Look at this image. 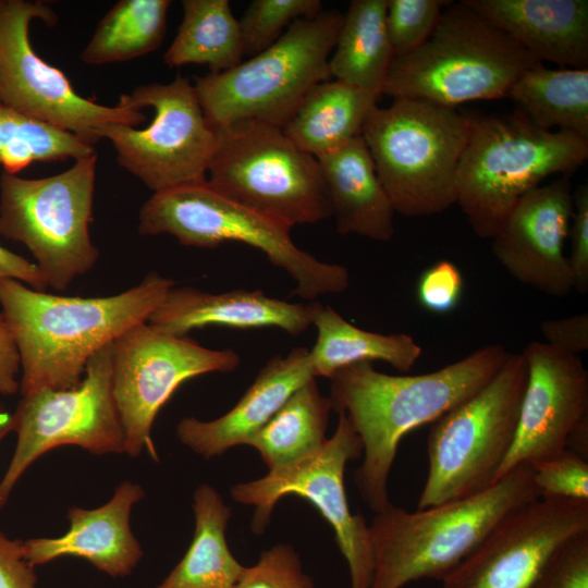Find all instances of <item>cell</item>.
I'll use <instances>...</instances> for the list:
<instances>
[{"instance_id": "5bb4252c", "label": "cell", "mask_w": 588, "mask_h": 588, "mask_svg": "<svg viewBox=\"0 0 588 588\" xmlns=\"http://www.w3.org/2000/svg\"><path fill=\"white\" fill-rule=\"evenodd\" d=\"M363 455V443L347 417L339 414L333 434L313 455L261 478L234 485V501L255 507L252 530L267 528L275 504L284 497L309 501L332 527L346 561L351 588H370L373 556L369 524L350 510L344 487L347 463Z\"/></svg>"}, {"instance_id": "2e32d148", "label": "cell", "mask_w": 588, "mask_h": 588, "mask_svg": "<svg viewBox=\"0 0 588 588\" xmlns=\"http://www.w3.org/2000/svg\"><path fill=\"white\" fill-rule=\"evenodd\" d=\"M39 19L53 25L57 16L41 1L0 0V79L2 105L71 132L90 145L107 124L137 126L145 121L139 110L108 107L78 95L65 74L33 49L29 25Z\"/></svg>"}, {"instance_id": "74e56055", "label": "cell", "mask_w": 588, "mask_h": 588, "mask_svg": "<svg viewBox=\"0 0 588 588\" xmlns=\"http://www.w3.org/2000/svg\"><path fill=\"white\" fill-rule=\"evenodd\" d=\"M531 588H588V531L571 539Z\"/></svg>"}, {"instance_id": "bcb514c9", "label": "cell", "mask_w": 588, "mask_h": 588, "mask_svg": "<svg viewBox=\"0 0 588 588\" xmlns=\"http://www.w3.org/2000/svg\"><path fill=\"white\" fill-rule=\"evenodd\" d=\"M0 105H2V101H1V79H0Z\"/></svg>"}, {"instance_id": "ee69618b", "label": "cell", "mask_w": 588, "mask_h": 588, "mask_svg": "<svg viewBox=\"0 0 588 588\" xmlns=\"http://www.w3.org/2000/svg\"><path fill=\"white\" fill-rule=\"evenodd\" d=\"M4 279L17 280L37 291L48 287L35 262L0 245V281Z\"/></svg>"}, {"instance_id": "ba28073f", "label": "cell", "mask_w": 588, "mask_h": 588, "mask_svg": "<svg viewBox=\"0 0 588 588\" xmlns=\"http://www.w3.org/2000/svg\"><path fill=\"white\" fill-rule=\"evenodd\" d=\"M138 218L140 234H169L185 246L213 248L238 242L254 247L293 279L295 294L306 301L343 293L350 285L346 267L301 249L291 238V229L226 198L207 179L154 193Z\"/></svg>"}, {"instance_id": "4316f807", "label": "cell", "mask_w": 588, "mask_h": 588, "mask_svg": "<svg viewBox=\"0 0 588 588\" xmlns=\"http://www.w3.org/2000/svg\"><path fill=\"white\" fill-rule=\"evenodd\" d=\"M195 531L191 546L155 588H234L244 566L226 542L231 509L219 492L200 485L194 492Z\"/></svg>"}, {"instance_id": "f6af8a7d", "label": "cell", "mask_w": 588, "mask_h": 588, "mask_svg": "<svg viewBox=\"0 0 588 588\" xmlns=\"http://www.w3.org/2000/svg\"><path fill=\"white\" fill-rule=\"evenodd\" d=\"M12 431V414H9L0 403V442Z\"/></svg>"}, {"instance_id": "3957f363", "label": "cell", "mask_w": 588, "mask_h": 588, "mask_svg": "<svg viewBox=\"0 0 588 588\" xmlns=\"http://www.w3.org/2000/svg\"><path fill=\"white\" fill-rule=\"evenodd\" d=\"M540 498L528 464L489 488L415 512L392 503L369 524L373 556L370 588L443 580L512 512Z\"/></svg>"}, {"instance_id": "60d3db41", "label": "cell", "mask_w": 588, "mask_h": 588, "mask_svg": "<svg viewBox=\"0 0 588 588\" xmlns=\"http://www.w3.org/2000/svg\"><path fill=\"white\" fill-rule=\"evenodd\" d=\"M24 541L0 531V588H35V566L24 558Z\"/></svg>"}, {"instance_id": "8fae6325", "label": "cell", "mask_w": 588, "mask_h": 588, "mask_svg": "<svg viewBox=\"0 0 588 588\" xmlns=\"http://www.w3.org/2000/svg\"><path fill=\"white\" fill-rule=\"evenodd\" d=\"M96 163L97 154L47 177L5 172L0 177V235L24 244L56 291L68 289L99 258L89 235Z\"/></svg>"}, {"instance_id": "ffe728a7", "label": "cell", "mask_w": 588, "mask_h": 588, "mask_svg": "<svg viewBox=\"0 0 588 588\" xmlns=\"http://www.w3.org/2000/svg\"><path fill=\"white\" fill-rule=\"evenodd\" d=\"M144 494L139 485L123 481L102 506L94 510L71 507L69 530L58 538L24 541L25 560L36 566L62 556H74L87 560L111 577L128 576L144 556L130 527L132 507Z\"/></svg>"}, {"instance_id": "484cf974", "label": "cell", "mask_w": 588, "mask_h": 588, "mask_svg": "<svg viewBox=\"0 0 588 588\" xmlns=\"http://www.w3.org/2000/svg\"><path fill=\"white\" fill-rule=\"evenodd\" d=\"M379 95L339 81L315 85L282 127L303 151L315 158L360 135Z\"/></svg>"}, {"instance_id": "d590c367", "label": "cell", "mask_w": 588, "mask_h": 588, "mask_svg": "<svg viewBox=\"0 0 588 588\" xmlns=\"http://www.w3.org/2000/svg\"><path fill=\"white\" fill-rule=\"evenodd\" d=\"M540 498L588 501L587 458L571 449L529 465Z\"/></svg>"}, {"instance_id": "9c48e42d", "label": "cell", "mask_w": 588, "mask_h": 588, "mask_svg": "<svg viewBox=\"0 0 588 588\" xmlns=\"http://www.w3.org/2000/svg\"><path fill=\"white\" fill-rule=\"evenodd\" d=\"M208 184L226 198L283 226L332 217L317 159L282 127L243 120L215 128Z\"/></svg>"}, {"instance_id": "1f68e13d", "label": "cell", "mask_w": 588, "mask_h": 588, "mask_svg": "<svg viewBox=\"0 0 588 588\" xmlns=\"http://www.w3.org/2000/svg\"><path fill=\"white\" fill-rule=\"evenodd\" d=\"M170 0H121L100 20L81 53L89 65L123 62L159 48Z\"/></svg>"}, {"instance_id": "ac0fdd59", "label": "cell", "mask_w": 588, "mask_h": 588, "mask_svg": "<svg viewBox=\"0 0 588 588\" xmlns=\"http://www.w3.org/2000/svg\"><path fill=\"white\" fill-rule=\"evenodd\" d=\"M527 382L512 448L497 480L523 464H535L567 449L588 418V372L578 357L532 341L522 352Z\"/></svg>"}, {"instance_id": "ab89813d", "label": "cell", "mask_w": 588, "mask_h": 588, "mask_svg": "<svg viewBox=\"0 0 588 588\" xmlns=\"http://www.w3.org/2000/svg\"><path fill=\"white\" fill-rule=\"evenodd\" d=\"M571 255L568 257L574 286L579 294L588 292V187L579 185L573 194Z\"/></svg>"}, {"instance_id": "52a82bcc", "label": "cell", "mask_w": 588, "mask_h": 588, "mask_svg": "<svg viewBox=\"0 0 588 588\" xmlns=\"http://www.w3.org/2000/svg\"><path fill=\"white\" fill-rule=\"evenodd\" d=\"M342 20L334 10L297 20L248 61L195 77L193 85L211 127L243 120L283 127L307 93L331 78L329 59Z\"/></svg>"}, {"instance_id": "83f0119b", "label": "cell", "mask_w": 588, "mask_h": 588, "mask_svg": "<svg viewBox=\"0 0 588 588\" xmlns=\"http://www.w3.org/2000/svg\"><path fill=\"white\" fill-rule=\"evenodd\" d=\"M385 13L387 0L351 1L329 59L331 77L381 95L394 59Z\"/></svg>"}, {"instance_id": "7bdbcfd3", "label": "cell", "mask_w": 588, "mask_h": 588, "mask_svg": "<svg viewBox=\"0 0 588 588\" xmlns=\"http://www.w3.org/2000/svg\"><path fill=\"white\" fill-rule=\"evenodd\" d=\"M21 357L14 334L9 322L0 311V393L11 395L20 390L17 375Z\"/></svg>"}, {"instance_id": "d6a6232c", "label": "cell", "mask_w": 588, "mask_h": 588, "mask_svg": "<svg viewBox=\"0 0 588 588\" xmlns=\"http://www.w3.org/2000/svg\"><path fill=\"white\" fill-rule=\"evenodd\" d=\"M79 136L0 105V166L16 174L35 162L82 159L95 155Z\"/></svg>"}, {"instance_id": "e0dca14e", "label": "cell", "mask_w": 588, "mask_h": 588, "mask_svg": "<svg viewBox=\"0 0 588 588\" xmlns=\"http://www.w3.org/2000/svg\"><path fill=\"white\" fill-rule=\"evenodd\" d=\"M588 531V501L539 498L507 515L442 588H531L556 553Z\"/></svg>"}, {"instance_id": "277c9868", "label": "cell", "mask_w": 588, "mask_h": 588, "mask_svg": "<svg viewBox=\"0 0 588 588\" xmlns=\"http://www.w3.org/2000/svg\"><path fill=\"white\" fill-rule=\"evenodd\" d=\"M588 159V139L546 131L517 109L469 114L456 204L475 234L492 238L518 200L550 175L571 176Z\"/></svg>"}, {"instance_id": "5b68a950", "label": "cell", "mask_w": 588, "mask_h": 588, "mask_svg": "<svg viewBox=\"0 0 588 588\" xmlns=\"http://www.w3.org/2000/svg\"><path fill=\"white\" fill-rule=\"evenodd\" d=\"M537 63L518 42L463 1L451 2L424 45L393 59L381 95L452 108L499 99L509 96L519 75Z\"/></svg>"}, {"instance_id": "4dcf8cb0", "label": "cell", "mask_w": 588, "mask_h": 588, "mask_svg": "<svg viewBox=\"0 0 588 588\" xmlns=\"http://www.w3.org/2000/svg\"><path fill=\"white\" fill-rule=\"evenodd\" d=\"M183 20L163 54L169 68L199 64L220 73L243 62L238 21L228 0H183Z\"/></svg>"}, {"instance_id": "8992f818", "label": "cell", "mask_w": 588, "mask_h": 588, "mask_svg": "<svg viewBox=\"0 0 588 588\" xmlns=\"http://www.w3.org/2000/svg\"><path fill=\"white\" fill-rule=\"evenodd\" d=\"M468 131L469 114L452 107L412 98L372 107L360 136L395 212L432 216L456 204Z\"/></svg>"}, {"instance_id": "44dd1931", "label": "cell", "mask_w": 588, "mask_h": 588, "mask_svg": "<svg viewBox=\"0 0 588 588\" xmlns=\"http://www.w3.org/2000/svg\"><path fill=\"white\" fill-rule=\"evenodd\" d=\"M313 302L290 303L261 291L234 290L222 293L172 286L147 322L173 335L221 326L232 329L279 328L298 335L311 326Z\"/></svg>"}, {"instance_id": "4fadbf2b", "label": "cell", "mask_w": 588, "mask_h": 588, "mask_svg": "<svg viewBox=\"0 0 588 588\" xmlns=\"http://www.w3.org/2000/svg\"><path fill=\"white\" fill-rule=\"evenodd\" d=\"M112 353L113 342L96 352L85 377L71 389H41L22 396L12 414L17 442L0 481V510L27 467L54 448L124 453V431L112 392Z\"/></svg>"}, {"instance_id": "cb8c5ba5", "label": "cell", "mask_w": 588, "mask_h": 588, "mask_svg": "<svg viewBox=\"0 0 588 588\" xmlns=\"http://www.w3.org/2000/svg\"><path fill=\"white\" fill-rule=\"evenodd\" d=\"M316 159L338 233L391 241L395 211L363 137L358 135Z\"/></svg>"}, {"instance_id": "7402d4cb", "label": "cell", "mask_w": 588, "mask_h": 588, "mask_svg": "<svg viewBox=\"0 0 588 588\" xmlns=\"http://www.w3.org/2000/svg\"><path fill=\"white\" fill-rule=\"evenodd\" d=\"M314 378L306 347L277 355L228 413L208 421L185 417L177 424L176 434L184 445L206 458L221 455L247 444L286 400Z\"/></svg>"}, {"instance_id": "603a6c76", "label": "cell", "mask_w": 588, "mask_h": 588, "mask_svg": "<svg viewBox=\"0 0 588 588\" xmlns=\"http://www.w3.org/2000/svg\"><path fill=\"white\" fill-rule=\"evenodd\" d=\"M539 62L588 68L587 0H462Z\"/></svg>"}, {"instance_id": "30bf717a", "label": "cell", "mask_w": 588, "mask_h": 588, "mask_svg": "<svg viewBox=\"0 0 588 588\" xmlns=\"http://www.w3.org/2000/svg\"><path fill=\"white\" fill-rule=\"evenodd\" d=\"M526 382L525 357L509 353L481 390L432 422L418 510L469 497L497 481L515 439Z\"/></svg>"}, {"instance_id": "f546056e", "label": "cell", "mask_w": 588, "mask_h": 588, "mask_svg": "<svg viewBox=\"0 0 588 588\" xmlns=\"http://www.w3.org/2000/svg\"><path fill=\"white\" fill-rule=\"evenodd\" d=\"M332 409L316 378L297 389L277 413L248 440L269 471L290 466L319 451Z\"/></svg>"}, {"instance_id": "f1b7e54d", "label": "cell", "mask_w": 588, "mask_h": 588, "mask_svg": "<svg viewBox=\"0 0 588 588\" xmlns=\"http://www.w3.org/2000/svg\"><path fill=\"white\" fill-rule=\"evenodd\" d=\"M509 97L536 126L588 139V68L549 69L539 62L519 75Z\"/></svg>"}, {"instance_id": "8d00e7d4", "label": "cell", "mask_w": 588, "mask_h": 588, "mask_svg": "<svg viewBox=\"0 0 588 588\" xmlns=\"http://www.w3.org/2000/svg\"><path fill=\"white\" fill-rule=\"evenodd\" d=\"M234 588H315L304 572L294 548L279 543L261 552L258 561L244 569Z\"/></svg>"}, {"instance_id": "9a60e30c", "label": "cell", "mask_w": 588, "mask_h": 588, "mask_svg": "<svg viewBox=\"0 0 588 588\" xmlns=\"http://www.w3.org/2000/svg\"><path fill=\"white\" fill-rule=\"evenodd\" d=\"M230 348L211 350L187 335L162 332L147 321L113 341L112 392L124 431V453H158L151 439L162 406L185 381L210 372H231L240 365Z\"/></svg>"}, {"instance_id": "7c38bea8", "label": "cell", "mask_w": 588, "mask_h": 588, "mask_svg": "<svg viewBox=\"0 0 588 588\" xmlns=\"http://www.w3.org/2000/svg\"><path fill=\"white\" fill-rule=\"evenodd\" d=\"M118 106L154 111L144 128L111 123L98 131L99 139L112 143L122 168L154 193L207 179L216 131L186 77L139 85L123 94Z\"/></svg>"}, {"instance_id": "7a4b0ae2", "label": "cell", "mask_w": 588, "mask_h": 588, "mask_svg": "<svg viewBox=\"0 0 588 588\" xmlns=\"http://www.w3.org/2000/svg\"><path fill=\"white\" fill-rule=\"evenodd\" d=\"M174 282L157 272L110 296L79 297L0 281V305L17 343L23 395L66 390L83 379L90 357L132 327L146 322Z\"/></svg>"}, {"instance_id": "e575fe53", "label": "cell", "mask_w": 588, "mask_h": 588, "mask_svg": "<svg viewBox=\"0 0 588 588\" xmlns=\"http://www.w3.org/2000/svg\"><path fill=\"white\" fill-rule=\"evenodd\" d=\"M452 1L387 0L385 22L393 54H408L426 42Z\"/></svg>"}, {"instance_id": "b9f144b4", "label": "cell", "mask_w": 588, "mask_h": 588, "mask_svg": "<svg viewBox=\"0 0 588 588\" xmlns=\"http://www.w3.org/2000/svg\"><path fill=\"white\" fill-rule=\"evenodd\" d=\"M547 343L573 355L588 350L587 313L560 319H548L540 324Z\"/></svg>"}, {"instance_id": "6da1fadb", "label": "cell", "mask_w": 588, "mask_h": 588, "mask_svg": "<svg viewBox=\"0 0 588 588\" xmlns=\"http://www.w3.org/2000/svg\"><path fill=\"white\" fill-rule=\"evenodd\" d=\"M509 353L501 344H489L428 373L387 375L360 363L330 378L332 409L347 417L363 443L364 460L354 481L375 513L391 504L388 479L403 437L476 394Z\"/></svg>"}, {"instance_id": "836d02e7", "label": "cell", "mask_w": 588, "mask_h": 588, "mask_svg": "<svg viewBox=\"0 0 588 588\" xmlns=\"http://www.w3.org/2000/svg\"><path fill=\"white\" fill-rule=\"evenodd\" d=\"M322 11L320 0H253L238 21L244 56L272 46L295 21Z\"/></svg>"}, {"instance_id": "d4e9b609", "label": "cell", "mask_w": 588, "mask_h": 588, "mask_svg": "<svg viewBox=\"0 0 588 588\" xmlns=\"http://www.w3.org/2000/svg\"><path fill=\"white\" fill-rule=\"evenodd\" d=\"M317 340L309 351L314 377L331 378L345 367L380 360L406 372L421 356L420 345L405 333L382 334L356 327L331 306L313 302Z\"/></svg>"}, {"instance_id": "f35d334b", "label": "cell", "mask_w": 588, "mask_h": 588, "mask_svg": "<svg viewBox=\"0 0 588 588\" xmlns=\"http://www.w3.org/2000/svg\"><path fill=\"white\" fill-rule=\"evenodd\" d=\"M464 287L463 275L451 261L440 260L428 268L417 283V298L427 310L444 314L460 303Z\"/></svg>"}, {"instance_id": "d6986e66", "label": "cell", "mask_w": 588, "mask_h": 588, "mask_svg": "<svg viewBox=\"0 0 588 588\" xmlns=\"http://www.w3.org/2000/svg\"><path fill=\"white\" fill-rule=\"evenodd\" d=\"M573 209L568 176L535 187L518 200L492 237L495 259L524 285L554 297L568 295L574 280L563 247Z\"/></svg>"}]
</instances>
